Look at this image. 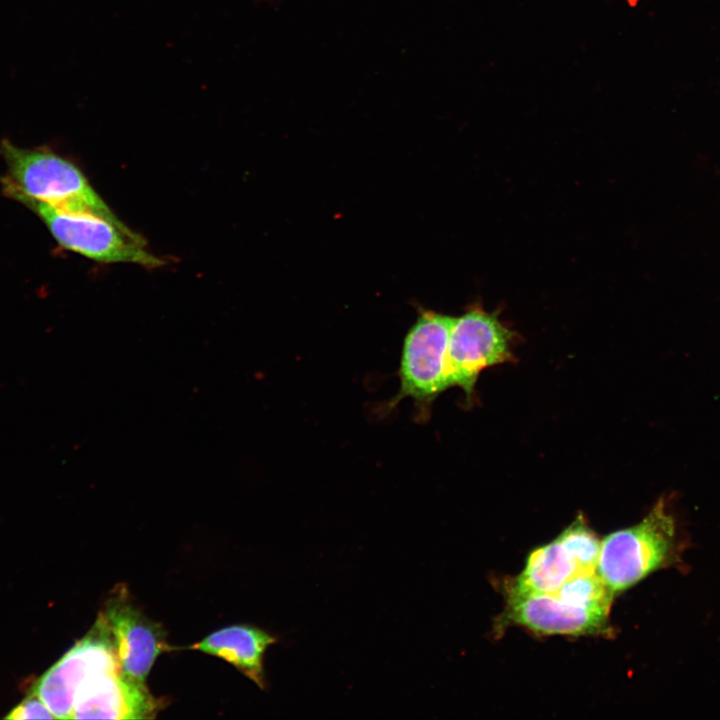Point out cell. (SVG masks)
I'll return each mask as SVG.
<instances>
[{"instance_id": "1", "label": "cell", "mask_w": 720, "mask_h": 720, "mask_svg": "<svg viewBox=\"0 0 720 720\" xmlns=\"http://www.w3.org/2000/svg\"><path fill=\"white\" fill-rule=\"evenodd\" d=\"M7 164V192L41 201L55 208L103 217L124 225L68 160L41 149H22L2 144Z\"/></svg>"}, {"instance_id": "2", "label": "cell", "mask_w": 720, "mask_h": 720, "mask_svg": "<svg viewBox=\"0 0 720 720\" xmlns=\"http://www.w3.org/2000/svg\"><path fill=\"white\" fill-rule=\"evenodd\" d=\"M675 544V520L661 498L641 522L601 540L596 572L612 593H619L670 561Z\"/></svg>"}, {"instance_id": "3", "label": "cell", "mask_w": 720, "mask_h": 720, "mask_svg": "<svg viewBox=\"0 0 720 720\" xmlns=\"http://www.w3.org/2000/svg\"><path fill=\"white\" fill-rule=\"evenodd\" d=\"M13 197L33 209L66 249L104 263H133L147 268L164 264L148 251L144 240L125 225L89 213L58 209L22 195Z\"/></svg>"}, {"instance_id": "4", "label": "cell", "mask_w": 720, "mask_h": 720, "mask_svg": "<svg viewBox=\"0 0 720 720\" xmlns=\"http://www.w3.org/2000/svg\"><path fill=\"white\" fill-rule=\"evenodd\" d=\"M455 317L420 309L405 336L399 367L400 390L385 409L391 410L402 399L414 402L416 418L430 417L434 400L449 388L446 352Z\"/></svg>"}, {"instance_id": "5", "label": "cell", "mask_w": 720, "mask_h": 720, "mask_svg": "<svg viewBox=\"0 0 720 720\" xmlns=\"http://www.w3.org/2000/svg\"><path fill=\"white\" fill-rule=\"evenodd\" d=\"M515 337L497 313L487 312L480 305L456 317L446 352L449 388H461L469 400L484 369L512 361Z\"/></svg>"}, {"instance_id": "6", "label": "cell", "mask_w": 720, "mask_h": 720, "mask_svg": "<svg viewBox=\"0 0 720 720\" xmlns=\"http://www.w3.org/2000/svg\"><path fill=\"white\" fill-rule=\"evenodd\" d=\"M119 669L112 636L100 614L89 633L37 680L32 691L55 718L70 719L80 686L94 675Z\"/></svg>"}, {"instance_id": "7", "label": "cell", "mask_w": 720, "mask_h": 720, "mask_svg": "<svg viewBox=\"0 0 720 720\" xmlns=\"http://www.w3.org/2000/svg\"><path fill=\"white\" fill-rule=\"evenodd\" d=\"M101 615L112 636L121 672L145 683L156 658L169 649L165 631L144 616L121 589L107 600Z\"/></svg>"}, {"instance_id": "8", "label": "cell", "mask_w": 720, "mask_h": 720, "mask_svg": "<svg viewBox=\"0 0 720 720\" xmlns=\"http://www.w3.org/2000/svg\"><path fill=\"white\" fill-rule=\"evenodd\" d=\"M609 611L576 605L555 593L508 598L503 623L543 635L582 636L608 632Z\"/></svg>"}, {"instance_id": "9", "label": "cell", "mask_w": 720, "mask_h": 720, "mask_svg": "<svg viewBox=\"0 0 720 720\" xmlns=\"http://www.w3.org/2000/svg\"><path fill=\"white\" fill-rule=\"evenodd\" d=\"M160 709L145 683L121 670L103 672L78 689L70 719H151Z\"/></svg>"}, {"instance_id": "10", "label": "cell", "mask_w": 720, "mask_h": 720, "mask_svg": "<svg viewBox=\"0 0 720 720\" xmlns=\"http://www.w3.org/2000/svg\"><path fill=\"white\" fill-rule=\"evenodd\" d=\"M588 571L558 536L534 549L523 570L506 584V596L517 598L556 592L563 584Z\"/></svg>"}, {"instance_id": "11", "label": "cell", "mask_w": 720, "mask_h": 720, "mask_svg": "<svg viewBox=\"0 0 720 720\" xmlns=\"http://www.w3.org/2000/svg\"><path fill=\"white\" fill-rule=\"evenodd\" d=\"M277 637L251 625H233L213 632L189 649L222 658L260 689L266 688L264 655Z\"/></svg>"}, {"instance_id": "12", "label": "cell", "mask_w": 720, "mask_h": 720, "mask_svg": "<svg viewBox=\"0 0 720 720\" xmlns=\"http://www.w3.org/2000/svg\"><path fill=\"white\" fill-rule=\"evenodd\" d=\"M559 537L585 569L596 571L601 540L587 525L581 514L563 530Z\"/></svg>"}, {"instance_id": "13", "label": "cell", "mask_w": 720, "mask_h": 720, "mask_svg": "<svg viewBox=\"0 0 720 720\" xmlns=\"http://www.w3.org/2000/svg\"><path fill=\"white\" fill-rule=\"evenodd\" d=\"M6 719H55L40 697L32 691L18 706L5 716Z\"/></svg>"}]
</instances>
